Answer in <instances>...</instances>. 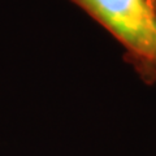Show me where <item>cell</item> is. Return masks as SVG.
Returning <instances> with one entry per match:
<instances>
[{
	"label": "cell",
	"instance_id": "1",
	"mask_svg": "<svg viewBox=\"0 0 156 156\" xmlns=\"http://www.w3.org/2000/svg\"><path fill=\"white\" fill-rule=\"evenodd\" d=\"M103 26L124 48L144 83H156V8L151 0H68Z\"/></svg>",
	"mask_w": 156,
	"mask_h": 156
},
{
	"label": "cell",
	"instance_id": "2",
	"mask_svg": "<svg viewBox=\"0 0 156 156\" xmlns=\"http://www.w3.org/2000/svg\"><path fill=\"white\" fill-rule=\"evenodd\" d=\"M154 3H155V7H156V0H154Z\"/></svg>",
	"mask_w": 156,
	"mask_h": 156
},
{
	"label": "cell",
	"instance_id": "3",
	"mask_svg": "<svg viewBox=\"0 0 156 156\" xmlns=\"http://www.w3.org/2000/svg\"><path fill=\"white\" fill-rule=\"evenodd\" d=\"M151 2H152V3H154V0H151ZM154 5H155V3H154ZM155 8H156V7H155Z\"/></svg>",
	"mask_w": 156,
	"mask_h": 156
}]
</instances>
